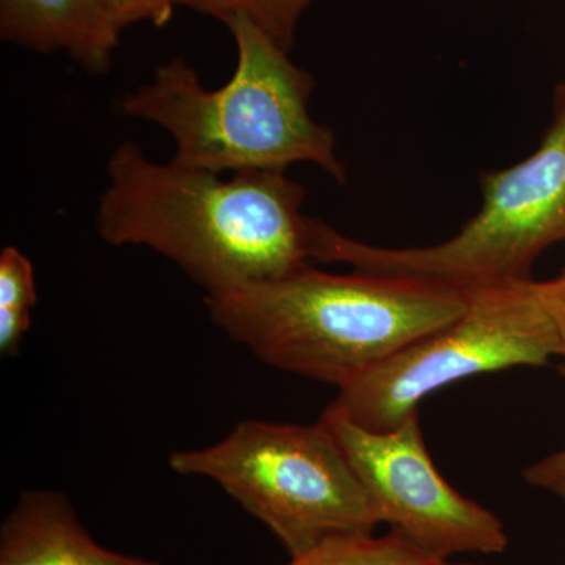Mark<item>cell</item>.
<instances>
[{
  "mask_svg": "<svg viewBox=\"0 0 565 565\" xmlns=\"http://www.w3.org/2000/svg\"><path fill=\"white\" fill-rule=\"evenodd\" d=\"M305 189L285 172L221 173L154 162L122 141L107 162L99 236L177 264L206 296L277 280L310 264Z\"/></svg>",
  "mask_w": 565,
  "mask_h": 565,
  "instance_id": "cell-1",
  "label": "cell"
},
{
  "mask_svg": "<svg viewBox=\"0 0 565 565\" xmlns=\"http://www.w3.org/2000/svg\"><path fill=\"white\" fill-rule=\"evenodd\" d=\"M471 289L311 264L277 280L204 297L211 322L285 373L341 388L456 321Z\"/></svg>",
  "mask_w": 565,
  "mask_h": 565,
  "instance_id": "cell-2",
  "label": "cell"
},
{
  "mask_svg": "<svg viewBox=\"0 0 565 565\" xmlns=\"http://www.w3.org/2000/svg\"><path fill=\"white\" fill-rule=\"evenodd\" d=\"M225 25L237 50L232 79L207 90L184 58H174L125 96L122 114L166 129L177 148L172 161L189 169L286 172L315 163L343 184L337 136L310 114L313 76L247 18Z\"/></svg>",
  "mask_w": 565,
  "mask_h": 565,
  "instance_id": "cell-3",
  "label": "cell"
},
{
  "mask_svg": "<svg viewBox=\"0 0 565 565\" xmlns=\"http://www.w3.org/2000/svg\"><path fill=\"white\" fill-rule=\"evenodd\" d=\"M564 241L565 88L539 150L482 177L481 210L451 239L429 247H377L311 218L310 259L481 289L531 280L539 255Z\"/></svg>",
  "mask_w": 565,
  "mask_h": 565,
  "instance_id": "cell-4",
  "label": "cell"
},
{
  "mask_svg": "<svg viewBox=\"0 0 565 565\" xmlns=\"http://www.w3.org/2000/svg\"><path fill=\"white\" fill-rule=\"evenodd\" d=\"M174 473L210 479L285 546L289 557L382 525L343 449L321 422L247 419L217 444L170 456Z\"/></svg>",
  "mask_w": 565,
  "mask_h": 565,
  "instance_id": "cell-5",
  "label": "cell"
},
{
  "mask_svg": "<svg viewBox=\"0 0 565 565\" xmlns=\"http://www.w3.org/2000/svg\"><path fill=\"white\" fill-rule=\"evenodd\" d=\"M565 356L542 282L471 289L456 321L419 338L338 388L329 405L356 426L390 430L446 386L516 366H544Z\"/></svg>",
  "mask_w": 565,
  "mask_h": 565,
  "instance_id": "cell-6",
  "label": "cell"
},
{
  "mask_svg": "<svg viewBox=\"0 0 565 565\" xmlns=\"http://www.w3.org/2000/svg\"><path fill=\"white\" fill-rule=\"evenodd\" d=\"M319 422L343 449L381 523L448 561L459 553L500 555L504 525L484 505L457 492L437 470L418 412L390 430H367L327 407Z\"/></svg>",
  "mask_w": 565,
  "mask_h": 565,
  "instance_id": "cell-7",
  "label": "cell"
},
{
  "mask_svg": "<svg viewBox=\"0 0 565 565\" xmlns=\"http://www.w3.org/2000/svg\"><path fill=\"white\" fill-rule=\"evenodd\" d=\"M0 565L159 564L98 544L66 494L28 490L0 527Z\"/></svg>",
  "mask_w": 565,
  "mask_h": 565,
  "instance_id": "cell-8",
  "label": "cell"
},
{
  "mask_svg": "<svg viewBox=\"0 0 565 565\" xmlns=\"http://www.w3.org/2000/svg\"><path fill=\"white\" fill-rule=\"evenodd\" d=\"M0 39L41 54L66 52L90 73H106L120 43L102 0H0Z\"/></svg>",
  "mask_w": 565,
  "mask_h": 565,
  "instance_id": "cell-9",
  "label": "cell"
},
{
  "mask_svg": "<svg viewBox=\"0 0 565 565\" xmlns=\"http://www.w3.org/2000/svg\"><path fill=\"white\" fill-rule=\"evenodd\" d=\"M440 559L423 552L397 531L382 537L356 535L323 542L303 555L291 557L288 565H445Z\"/></svg>",
  "mask_w": 565,
  "mask_h": 565,
  "instance_id": "cell-10",
  "label": "cell"
},
{
  "mask_svg": "<svg viewBox=\"0 0 565 565\" xmlns=\"http://www.w3.org/2000/svg\"><path fill=\"white\" fill-rule=\"evenodd\" d=\"M36 303L33 264L17 247L0 253V352L3 356L18 352L24 334L32 326Z\"/></svg>",
  "mask_w": 565,
  "mask_h": 565,
  "instance_id": "cell-11",
  "label": "cell"
},
{
  "mask_svg": "<svg viewBox=\"0 0 565 565\" xmlns=\"http://www.w3.org/2000/svg\"><path fill=\"white\" fill-rule=\"evenodd\" d=\"M311 2L313 0H182V6L223 24L232 18H247L289 51L297 24Z\"/></svg>",
  "mask_w": 565,
  "mask_h": 565,
  "instance_id": "cell-12",
  "label": "cell"
},
{
  "mask_svg": "<svg viewBox=\"0 0 565 565\" xmlns=\"http://www.w3.org/2000/svg\"><path fill=\"white\" fill-rule=\"evenodd\" d=\"M104 14L117 35L139 22L154 25L167 24L172 20L174 7L182 0H102Z\"/></svg>",
  "mask_w": 565,
  "mask_h": 565,
  "instance_id": "cell-13",
  "label": "cell"
},
{
  "mask_svg": "<svg viewBox=\"0 0 565 565\" xmlns=\"http://www.w3.org/2000/svg\"><path fill=\"white\" fill-rule=\"evenodd\" d=\"M565 377V364L561 367ZM523 478L535 489L555 494L565 504V448L526 468Z\"/></svg>",
  "mask_w": 565,
  "mask_h": 565,
  "instance_id": "cell-14",
  "label": "cell"
},
{
  "mask_svg": "<svg viewBox=\"0 0 565 565\" xmlns=\"http://www.w3.org/2000/svg\"><path fill=\"white\" fill-rule=\"evenodd\" d=\"M542 289L565 349V270L555 280L542 282Z\"/></svg>",
  "mask_w": 565,
  "mask_h": 565,
  "instance_id": "cell-15",
  "label": "cell"
},
{
  "mask_svg": "<svg viewBox=\"0 0 565 565\" xmlns=\"http://www.w3.org/2000/svg\"><path fill=\"white\" fill-rule=\"evenodd\" d=\"M445 565H468V564H449V563H446Z\"/></svg>",
  "mask_w": 565,
  "mask_h": 565,
  "instance_id": "cell-16",
  "label": "cell"
}]
</instances>
